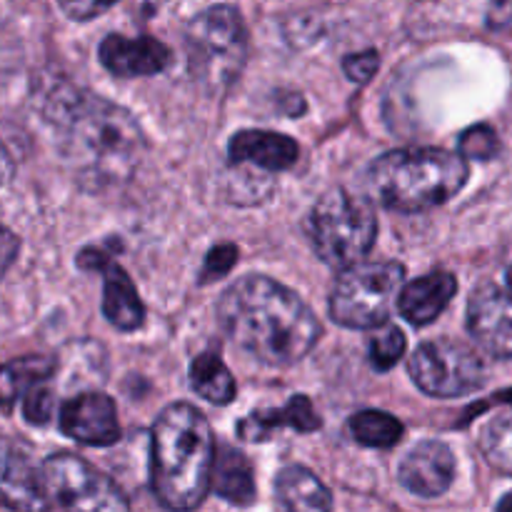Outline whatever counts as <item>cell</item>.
Segmentation results:
<instances>
[{
	"label": "cell",
	"instance_id": "e0dca14e",
	"mask_svg": "<svg viewBox=\"0 0 512 512\" xmlns=\"http://www.w3.org/2000/svg\"><path fill=\"white\" fill-rule=\"evenodd\" d=\"M280 428L298 430V433H315L320 428V415L315 413L313 403L305 395H295V398H290V403L285 408L250 413L238 425V435L243 440H248V443H265Z\"/></svg>",
	"mask_w": 512,
	"mask_h": 512
},
{
	"label": "cell",
	"instance_id": "7c38bea8",
	"mask_svg": "<svg viewBox=\"0 0 512 512\" xmlns=\"http://www.w3.org/2000/svg\"><path fill=\"white\" fill-rule=\"evenodd\" d=\"M60 430L68 438L93 448H108L120 440L115 403L105 393H80L60 408Z\"/></svg>",
	"mask_w": 512,
	"mask_h": 512
},
{
	"label": "cell",
	"instance_id": "30bf717a",
	"mask_svg": "<svg viewBox=\"0 0 512 512\" xmlns=\"http://www.w3.org/2000/svg\"><path fill=\"white\" fill-rule=\"evenodd\" d=\"M468 330L493 358H512V295L498 285H480L468 303Z\"/></svg>",
	"mask_w": 512,
	"mask_h": 512
},
{
	"label": "cell",
	"instance_id": "f1b7e54d",
	"mask_svg": "<svg viewBox=\"0 0 512 512\" xmlns=\"http://www.w3.org/2000/svg\"><path fill=\"white\" fill-rule=\"evenodd\" d=\"M53 393H50L45 385L35 388L33 393H28V398L23 400V415L30 425H45L53 415Z\"/></svg>",
	"mask_w": 512,
	"mask_h": 512
},
{
	"label": "cell",
	"instance_id": "83f0119b",
	"mask_svg": "<svg viewBox=\"0 0 512 512\" xmlns=\"http://www.w3.org/2000/svg\"><path fill=\"white\" fill-rule=\"evenodd\" d=\"M235 260H238V248H235V245L230 243L215 245V248L208 253V258H205L203 273H200V283L208 285L213 283V280L228 275L230 270H233Z\"/></svg>",
	"mask_w": 512,
	"mask_h": 512
},
{
	"label": "cell",
	"instance_id": "9a60e30c",
	"mask_svg": "<svg viewBox=\"0 0 512 512\" xmlns=\"http://www.w3.org/2000/svg\"><path fill=\"white\" fill-rule=\"evenodd\" d=\"M228 155L233 165H253L263 173H278L293 168L300 148L290 135L270 133V130H240L230 138Z\"/></svg>",
	"mask_w": 512,
	"mask_h": 512
},
{
	"label": "cell",
	"instance_id": "4dcf8cb0",
	"mask_svg": "<svg viewBox=\"0 0 512 512\" xmlns=\"http://www.w3.org/2000/svg\"><path fill=\"white\" fill-rule=\"evenodd\" d=\"M20 253V240L13 230H8L5 225H0V278L10 270V265L15 263Z\"/></svg>",
	"mask_w": 512,
	"mask_h": 512
},
{
	"label": "cell",
	"instance_id": "d6a6232c",
	"mask_svg": "<svg viewBox=\"0 0 512 512\" xmlns=\"http://www.w3.org/2000/svg\"><path fill=\"white\" fill-rule=\"evenodd\" d=\"M15 175V163L13 158H10L8 148L3 145V140H0V185H8L10 180H13Z\"/></svg>",
	"mask_w": 512,
	"mask_h": 512
},
{
	"label": "cell",
	"instance_id": "52a82bcc",
	"mask_svg": "<svg viewBox=\"0 0 512 512\" xmlns=\"http://www.w3.org/2000/svg\"><path fill=\"white\" fill-rule=\"evenodd\" d=\"M405 268L395 260L358 263L343 270L330 295V315L345 328H383L403 290Z\"/></svg>",
	"mask_w": 512,
	"mask_h": 512
},
{
	"label": "cell",
	"instance_id": "8992f818",
	"mask_svg": "<svg viewBox=\"0 0 512 512\" xmlns=\"http://www.w3.org/2000/svg\"><path fill=\"white\" fill-rule=\"evenodd\" d=\"M378 235V218L368 200L333 188L310 213V238L315 253L330 268L348 270L370 253Z\"/></svg>",
	"mask_w": 512,
	"mask_h": 512
},
{
	"label": "cell",
	"instance_id": "ac0fdd59",
	"mask_svg": "<svg viewBox=\"0 0 512 512\" xmlns=\"http://www.w3.org/2000/svg\"><path fill=\"white\" fill-rule=\"evenodd\" d=\"M275 498H278V512H330L333 498L330 490L318 480V475L308 468L290 465L280 470L275 480Z\"/></svg>",
	"mask_w": 512,
	"mask_h": 512
},
{
	"label": "cell",
	"instance_id": "3957f363",
	"mask_svg": "<svg viewBox=\"0 0 512 512\" xmlns=\"http://www.w3.org/2000/svg\"><path fill=\"white\" fill-rule=\"evenodd\" d=\"M215 440L208 418L188 403L168 405L150 430L153 493L170 512L198 508L213 485Z\"/></svg>",
	"mask_w": 512,
	"mask_h": 512
},
{
	"label": "cell",
	"instance_id": "277c9868",
	"mask_svg": "<svg viewBox=\"0 0 512 512\" xmlns=\"http://www.w3.org/2000/svg\"><path fill=\"white\" fill-rule=\"evenodd\" d=\"M468 163L443 148H400L380 155L368 185L380 205L398 213H423L448 203L468 183Z\"/></svg>",
	"mask_w": 512,
	"mask_h": 512
},
{
	"label": "cell",
	"instance_id": "d6986e66",
	"mask_svg": "<svg viewBox=\"0 0 512 512\" xmlns=\"http://www.w3.org/2000/svg\"><path fill=\"white\" fill-rule=\"evenodd\" d=\"M103 275V315L118 330H138L143 325L145 308L133 280L128 278V273L120 265L113 263L105 265Z\"/></svg>",
	"mask_w": 512,
	"mask_h": 512
},
{
	"label": "cell",
	"instance_id": "836d02e7",
	"mask_svg": "<svg viewBox=\"0 0 512 512\" xmlns=\"http://www.w3.org/2000/svg\"><path fill=\"white\" fill-rule=\"evenodd\" d=\"M498 512H512V493H508L503 500H500Z\"/></svg>",
	"mask_w": 512,
	"mask_h": 512
},
{
	"label": "cell",
	"instance_id": "9c48e42d",
	"mask_svg": "<svg viewBox=\"0 0 512 512\" xmlns=\"http://www.w3.org/2000/svg\"><path fill=\"white\" fill-rule=\"evenodd\" d=\"M50 500L63 512H130L123 490L73 453L50 455L43 465Z\"/></svg>",
	"mask_w": 512,
	"mask_h": 512
},
{
	"label": "cell",
	"instance_id": "7402d4cb",
	"mask_svg": "<svg viewBox=\"0 0 512 512\" xmlns=\"http://www.w3.org/2000/svg\"><path fill=\"white\" fill-rule=\"evenodd\" d=\"M190 383L203 400L213 405H228L235 398V380L218 353H203L190 365Z\"/></svg>",
	"mask_w": 512,
	"mask_h": 512
},
{
	"label": "cell",
	"instance_id": "1f68e13d",
	"mask_svg": "<svg viewBox=\"0 0 512 512\" xmlns=\"http://www.w3.org/2000/svg\"><path fill=\"white\" fill-rule=\"evenodd\" d=\"M110 8H113V3H60V10L73 20H90Z\"/></svg>",
	"mask_w": 512,
	"mask_h": 512
},
{
	"label": "cell",
	"instance_id": "7a4b0ae2",
	"mask_svg": "<svg viewBox=\"0 0 512 512\" xmlns=\"http://www.w3.org/2000/svg\"><path fill=\"white\" fill-rule=\"evenodd\" d=\"M63 150L83 183L93 188L130 180L145 150L138 120L120 105L75 88H60L45 108Z\"/></svg>",
	"mask_w": 512,
	"mask_h": 512
},
{
	"label": "cell",
	"instance_id": "484cf974",
	"mask_svg": "<svg viewBox=\"0 0 512 512\" xmlns=\"http://www.w3.org/2000/svg\"><path fill=\"white\" fill-rule=\"evenodd\" d=\"M370 363H373L375 370H390L393 365H398V360L403 358L405 353V335L398 325L385 323L380 328V333H375L370 338Z\"/></svg>",
	"mask_w": 512,
	"mask_h": 512
},
{
	"label": "cell",
	"instance_id": "6da1fadb",
	"mask_svg": "<svg viewBox=\"0 0 512 512\" xmlns=\"http://www.w3.org/2000/svg\"><path fill=\"white\" fill-rule=\"evenodd\" d=\"M218 320L240 350L275 368L303 360L323 333L303 298L265 275L230 285L218 303Z\"/></svg>",
	"mask_w": 512,
	"mask_h": 512
},
{
	"label": "cell",
	"instance_id": "2e32d148",
	"mask_svg": "<svg viewBox=\"0 0 512 512\" xmlns=\"http://www.w3.org/2000/svg\"><path fill=\"white\" fill-rule=\"evenodd\" d=\"M458 293V280L450 273L435 270V273L423 275V278L413 280L400 290L398 310L410 325H430L453 300Z\"/></svg>",
	"mask_w": 512,
	"mask_h": 512
},
{
	"label": "cell",
	"instance_id": "5bb4252c",
	"mask_svg": "<svg viewBox=\"0 0 512 512\" xmlns=\"http://www.w3.org/2000/svg\"><path fill=\"white\" fill-rule=\"evenodd\" d=\"M100 63L118 78H145L163 73L173 55L165 43L155 38H125L108 35L98 48Z\"/></svg>",
	"mask_w": 512,
	"mask_h": 512
},
{
	"label": "cell",
	"instance_id": "44dd1931",
	"mask_svg": "<svg viewBox=\"0 0 512 512\" xmlns=\"http://www.w3.org/2000/svg\"><path fill=\"white\" fill-rule=\"evenodd\" d=\"M53 373L55 360L50 358H20L0 365V410L10 413L18 400L48 383Z\"/></svg>",
	"mask_w": 512,
	"mask_h": 512
},
{
	"label": "cell",
	"instance_id": "ba28073f",
	"mask_svg": "<svg viewBox=\"0 0 512 512\" xmlns=\"http://www.w3.org/2000/svg\"><path fill=\"white\" fill-rule=\"evenodd\" d=\"M410 378L433 398H463L485 385L488 368L465 343L450 338L428 340L408 360Z\"/></svg>",
	"mask_w": 512,
	"mask_h": 512
},
{
	"label": "cell",
	"instance_id": "4fadbf2b",
	"mask_svg": "<svg viewBox=\"0 0 512 512\" xmlns=\"http://www.w3.org/2000/svg\"><path fill=\"white\" fill-rule=\"evenodd\" d=\"M455 458L450 448L438 440H425L415 445L403 458L398 480L405 490L420 498H438L453 485Z\"/></svg>",
	"mask_w": 512,
	"mask_h": 512
},
{
	"label": "cell",
	"instance_id": "d4e9b609",
	"mask_svg": "<svg viewBox=\"0 0 512 512\" xmlns=\"http://www.w3.org/2000/svg\"><path fill=\"white\" fill-rule=\"evenodd\" d=\"M480 453L485 455L493 468L512 475V410L495 415L483 430H480Z\"/></svg>",
	"mask_w": 512,
	"mask_h": 512
},
{
	"label": "cell",
	"instance_id": "5b68a950",
	"mask_svg": "<svg viewBox=\"0 0 512 512\" xmlns=\"http://www.w3.org/2000/svg\"><path fill=\"white\" fill-rule=\"evenodd\" d=\"M188 68L195 83L213 98L228 93L248 58V30L233 5H210L185 30Z\"/></svg>",
	"mask_w": 512,
	"mask_h": 512
},
{
	"label": "cell",
	"instance_id": "e575fe53",
	"mask_svg": "<svg viewBox=\"0 0 512 512\" xmlns=\"http://www.w3.org/2000/svg\"><path fill=\"white\" fill-rule=\"evenodd\" d=\"M508 285H510V290H512V265L508 268Z\"/></svg>",
	"mask_w": 512,
	"mask_h": 512
},
{
	"label": "cell",
	"instance_id": "4316f807",
	"mask_svg": "<svg viewBox=\"0 0 512 512\" xmlns=\"http://www.w3.org/2000/svg\"><path fill=\"white\" fill-rule=\"evenodd\" d=\"M500 143H498V135L490 125H475V128L465 130L460 135V155L465 160H493L498 155Z\"/></svg>",
	"mask_w": 512,
	"mask_h": 512
},
{
	"label": "cell",
	"instance_id": "f546056e",
	"mask_svg": "<svg viewBox=\"0 0 512 512\" xmlns=\"http://www.w3.org/2000/svg\"><path fill=\"white\" fill-rule=\"evenodd\" d=\"M378 65H380V55L375 53V50H363V53L348 55L343 68L350 80H355V83H368V80L378 73Z\"/></svg>",
	"mask_w": 512,
	"mask_h": 512
},
{
	"label": "cell",
	"instance_id": "ffe728a7",
	"mask_svg": "<svg viewBox=\"0 0 512 512\" xmlns=\"http://www.w3.org/2000/svg\"><path fill=\"white\" fill-rule=\"evenodd\" d=\"M210 488L233 505H250L255 500L253 465L240 450L230 445H218L213 465V485Z\"/></svg>",
	"mask_w": 512,
	"mask_h": 512
},
{
	"label": "cell",
	"instance_id": "8fae6325",
	"mask_svg": "<svg viewBox=\"0 0 512 512\" xmlns=\"http://www.w3.org/2000/svg\"><path fill=\"white\" fill-rule=\"evenodd\" d=\"M0 500L13 512H50L43 470L5 435H0Z\"/></svg>",
	"mask_w": 512,
	"mask_h": 512
},
{
	"label": "cell",
	"instance_id": "603a6c76",
	"mask_svg": "<svg viewBox=\"0 0 512 512\" xmlns=\"http://www.w3.org/2000/svg\"><path fill=\"white\" fill-rule=\"evenodd\" d=\"M403 433V423L383 410H363L350 418V435L365 448H393Z\"/></svg>",
	"mask_w": 512,
	"mask_h": 512
},
{
	"label": "cell",
	"instance_id": "cb8c5ba5",
	"mask_svg": "<svg viewBox=\"0 0 512 512\" xmlns=\"http://www.w3.org/2000/svg\"><path fill=\"white\" fill-rule=\"evenodd\" d=\"M223 190L228 203L255 205L263 203L273 193V180L263 170H253L248 165H233V170L225 175Z\"/></svg>",
	"mask_w": 512,
	"mask_h": 512
}]
</instances>
